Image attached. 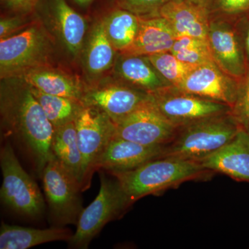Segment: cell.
I'll return each mask as SVG.
<instances>
[{
    "mask_svg": "<svg viewBox=\"0 0 249 249\" xmlns=\"http://www.w3.org/2000/svg\"><path fill=\"white\" fill-rule=\"evenodd\" d=\"M73 235L70 229L64 227L37 229L2 223L0 229V249H27L47 242H69Z\"/></svg>",
    "mask_w": 249,
    "mask_h": 249,
    "instance_id": "cell-22",
    "label": "cell"
},
{
    "mask_svg": "<svg viewBox=\"0 0 249 249\" xmlns=\"http://www.w3.org/2000/svg\"><path fill=\"white\" fill-rule=\"evenodd\" d=\"M115 124L114 137L151 146H165L179 128L160 113L151 98Z\"/></svg>",
    "mask_w": 249,
    "mask_h": 249,
    "instance_id": "cell-10",
    "label": "cell"
},
{
    "mask_svg": "<svg viewBox=\"0 0 249 249\" xmlns=\"http://www.w3.org/2000/svg\"><path fill=\"white\" fill-rule=\"evenodd\" d=\"M198 163L209 171L249 182V134L241 127L231 141Z\"/></svg>",
    "mask_w": 249,
    "mask_h": 249,
    "instance_id": "cell-15",
    "label": "cell"
},
{
    "mask_svg": "<svg viewBox=\"0 0 249 249\" xmlns=\"http://www.w3.org/2000/svg\"><path fill=\"white\" fill-rule=\"evenodd\" d=\"M29 86L54 129L76 121L85 107L81 100L49 94Z\"/></svg>",
    "mask_w": 249,
    "mask_h": 249,
    "instance_id": "cell-25",
    "label": "cell"
},
{
    "mask_svg": "<svg viewBox=\"0 0 249 249\" xmlns=\"http://www.w3.org/2000/svg\"><path fill=\"white\" fill-rule=\"evenodd\" d=\"M240 128L231 112L187 124L165 145L162 157L200 161L231 141Z\"/></svg>",
    "mask_w": 249,
    "mask_h": 249,
    "instance_id": "cell-3",
    "label": "cell"
},
{
    "mask_svg": "<svg viewBox=\"0 0 249 249\" xmlns=\"http://www.w3.org/2000/svg\"><path fill=\"white\" fill-rule=\"evenodd\" d=\"M20 77L42 92L81 101L87 88L80 80L52 65L31 70Z\"/></svg>",
    "mask_w": 249,
    "mask_h": 249,
    "instance_id": "cell-20",
    "label": "cell"
},
{
    "mask_svg": "<svg viewBox=\"0 0 249 249\" xmlns=\"http://www.w3.org/2000/svg\"><path fill=\"white\" fill-rule=\"evenodd\" d=\"M239 86L240 80L224 73L215 63H210L196 67L178 89L232 108Z\"/></svg>",
    "mask_w": 249,
    "mask_h": 249,
    "instance_id": "cell-12",
    "label": "cell"
},
{
    "mask_svg": "<svg viewBox=\"0 0 249 249\" xmlns=\"http://www.w3.org/2000/svg\"><path fill=\"white\" fill-rule=\"evenodd\" d=\"M140 18L116 6L102 18L108 39L116 52L121 53L133 44L138 34Z\"/></svg>",
    "mask_w": 249,
    "mask_h": 249,
    "instance_id": "cell-24",
    "label": "cell"
},
{
    "mask_svg": "<svg viewBox=\"0 0 249 249\" xmlns=\"http://www.w3.org/2000/svg\"><path fill=\"white\" fill-rule=\"evenodd\" d=\"M2 185L1 202L23 217L37 219L45 213L43 196L36 181L22 168L11 142H7L0 151Z\"/></svg>",
    "mask_w": 249,
    "mask_h": 249,
    "instance_id": "cell-5",
    "label": "cell"
},
{
    "mask_svg": "<svg viewBox=\"0 0 249 249\" xmlns=\"http://www.w3.org/2000/svg\"><path fill=\"white\" fill-rule=\"evenodd\" d=\"M47 16L54 35L73 58H77L85 46L87 22L72 9L66 0H49Z\"/></svg>",
    "mask_w": 249,
    "mask_h": 249,
    "instance_id": "cell-14",
    "label": "cell"
},
{
    "mask_svg": "<svg viewBox=\"0 0 249 249\" xmlns=\"http://www.w3.org/2000/svg\"><path fill=\"white\" fill-rule=\"evenodd\" d=\"M159 16L168 21L177 37L190 36L208 40L210 22L207 9L187 0H173L160 8Z\"/></svg>",
    "mask_w": 249,
    "mask_h": 249,
    "instance_id": "cell-17",
    "label": "cell"
},
{
    "mask_svg": "<svg viewBox=\"0 0 249 249\" xmlns=\"http://www.w3.org/2000/svg\"><path fill=\"white\" fill-rule=\"evenodd\" d=\"M217 6L224 14H240L249 10V0H217Z\"/></svg>",
    "mask_w": 249,
    "mask_h": 249,
    "instance_id": "cell-32",
    "label": "cell"
},
{
    "mask_svg": "<svg viewBox=\"0 0 249 249\" xmlns=\"http://www.w3.org/2000/svg\"><path fill=\"white\" fill-rule=\"evenodd\" d=\"M176 38L175 31L164 18L160 16L141 18L133 44L119 53L147 56L170 52Z\"/></svg>",
    "mask_w": 249,
    "mask_h": 249,
    "instance_id": "cell-18",
    "label": "cell"
},
{
    "mask_svg": "<svg viewBox=\"0 0 249 249\" xmlns=\"http://www.w3.org/2000/svg\"><path fill=\"white\" fill-rule=\"evenodd\" d=\"M53 36L42 21H33L16 35L0 40V78L20 77L52 65Z\"/></svg>",
    "mask_w": 249,
    "mask_h": 249,
    "instance_id": "cell-4",
    "label": "cell"
},
{
    "mask_svg": "<svg viewBox=\"0 0 249 249\" xmlns=\"http://www.w3.org/2000/svg\"><path fill=\"white\" fill-rule=\"evenodd\" d=\"M241 80L237 100L231 108V114L240 127L249 134V71Z\"/></svg>",
    "mask_w": 249,
    "mask_h": 249,
    "instance_id": "cell-29",
    "label": "cell"
},
{
    "mask_svg": "<svg viewBox=\"0 0 249 249\" xmlns=\"http://www.w3.org/2000/svg\"><path fill=\"white\" fill-rule=\"evenodd\" d=\"M78 146L81 152L82 191L89 188L95 164L115 136L116 124L99 109L85 106L75 121Z\"/></svg>",
    "mask_w": 249,
    "mask_h": 249,
    "instance_id": "cell-8",
    "label": "cell"
},
{
    "mask_svg": "<svg viewBox=\"0 0 249 249\" xmlns=\"http://www.w3.org/2000/svg\"><path fill=\"white\" fill-rule=\"evenodd\" d=\"M114 69L124 83L147 93L156 92L172 86L145 55L119 53Z\"/></svg>",
    "mask_w": 249,
    "mask_h": 249,
    "instance_id": "cell-19",
    "label": "cell"
},
{
    "mask_svg": "<svg viewBox=\"0 0 249 249\" xmlns=\"http://www.w3.org/2000/svg\"><path fill=\"white\" fill-rule=\"evenodd\" d=\"M209 172L198 162L160 157L135 169L110 173L132 202L149 195L194 179Z\"/></svg>",
    "mask_w": 249,
    "mask_h": 249,
    "instance_id": "cell-2",
    "label": "cell"
},
{
    "mask_svg": "<svg viewBox=\"0 0 249 249\" xmlns=\"http://www.w3.org/2000/svg\"><path fill=\"white\" fill-rule=\"evenodd\" d=\"M246 49H247V52L249 58V29L248 32H247V37H246Z\"/></svg>",
    "mask_w": 249,
    "mask_h": 249,
    "instance_id": "cell-35",
    "label": "cell"
},
{
    "mask_svg": "<svg viewBox=\"0 0 249 249\" xmlns=\"http://www.w3.org/2000/svg\"><path fill=\"white\" fill-rule=\"evenodd\" d=\"M0 114L4 130L24 145L40 176L52 156L54 128L21 77L1 79Z\"/></svg>",
    "mask_w": 249,
    "mask_h": 249,
    "instance_id": "cell-1",
    "label": "cell"
},
{
    "mask_svg": "<svg viewBox=\"0 0 249 249\" xmlns=\"http://www.w3.org/2000/svg\"><path fill=\"white\" fill-rule=\"evenodd\" d=\"M117 52L108 39L102 19L93 26L88 36L83 65L90 80H97L114 67Z\"/></svg>",
    "mask_w": 249,
    "mask_h": 249,
    "instance_id": "cell-21",
    "label": "cell"
},
{
    "mask_svg": "<svg viewBox=\"0 0 249 249\" xmlns=\"http://www.w3.org/2000/svg\"><path fill=\"white\" fill-rule=\"evenodd\" d=\"M208 40L217 66L235 79L243 78L247 73L245 58L230 26L223 22H210Z\"/></svg>",
    "mask_w": 249,
    "mask_h": 249,
    "instance_id": "cell-16",
    "label": "cell"
},
{
    "mask_svg": "<svg viewBox=\"0 0 249 249\" xmlns=\"http://www.w3.org/2000/svg\"><path fill=\"white\" fill-rule=\"evenodd\" d=\"M150 98L160 113L178 127L231 112V107L227 105L186 92L173 86L150 93Z\"/></svg>",
    "mask_w": 249,
    "mask_h": 249,
    "instance_id": "cell-9",
    "label": "cell"
},
{
    "mask_svg": "<svg viewBox=\"0 0 249 249\" xmlns=\"http://www.w3.org/2000/svg\"><path fill=\"white\" fill-rule=\"evenodd\" d=\"M27 16L16 14L14 16L1 17L0 19V40L16 35L29 27L32 22L27 20Z\"/></svg>",
    "mask_w": 249,
    "mask_h": 249,
    "instance_id": "cell-30",
    "label": "cell"
},
{
    "mask_svg": "<svg viewBox=\"0 0 249 249\" xmlns=\"http://www.w3.org/2000/svg\"><path fill=\"white\" fill-rule=\"evenodd\" d=\"M150 98V93L124 83L101 82L87 86L82 101L85 106L99 109L117 124Z\"/></svg>",
    "mask_w": 249,
    "mask_h": 249,
    "instance_id": "cell-11",
    "label": "cell"
},
{
    "mask_svg": "<svg viewBox=\"0 0 249 249\" xmlns=\"http://www.w3.org/2000/svg\"><path fill=\"white\" fill-rule=\"evenodd\" d=\"M164 146L145 145L114 137L95 164V171L107 170L109 173L135 169L147 162L160 158Z\"/></svg>",
    "mask_w": 249,
    "mask_h": 249,
    "instance_id": "cell-13",
    "label": "cell"
},
{
    "mask_svg": "<svg viewBox=\"0 0 249 249\" xmlns=\"http://www.w3.org/2000/svg\"><path fill=\"white\" fill-rule=\"evenodd\" d=\"M1 1L15 14L29 16L36 11L42 0H1Z\"/></svg>",
    "mask_w": 249,
    "mask_h": 249,
    "instance_id": "cell-31",
    "label": "cell"
},
{
    "mask_svg": "<svg viewBox=\"0 0 249 249\" xmlns=\"http://www.w3.org/2000/svg\"><path fill=\"white\" fill-rule=\"evenodd\" d=\"M51 150L64 168L80 183L83 159L78 146L75 121L54 129Z\"/></svg>",
    "mask_w": 249,
    "mask_h": 249,
    "instance_id": "cell-23",
    "label": "cell"
},
{
    "mask_svg": "<svg viewBox=\"0 0 249 249\" xmlns=\"http://www.w3.org/2000/svg\"><path fill=\"white\" fill-rule=\"evenodd\" d=\"M170 52L181 61L196 67L215 63L209 41L196 37H177Z\"/></svg>",
    "mask_w": 249,
    "mask_h": 249,
    "instance_id": "cell-26",
    "label": "cell"
},
{
    "mask_svg": "<svg viewBox=\"0 0 249 249\" xmlns=\"http://www.w3.org/2000/svg\"><path fill=\"white\" fill-rule=\"evenodd\" d=\"M173 0H112L115 6L141 18L158 16L162 6Z\"/></svg>",
    "mask_w": 249,
    "mask_h": 249,
    "instance_id": "cell-28",
    "label": "cell"
},
{
    "mask_svg": "<svg viewBox=\"0 0 249 249\" xmlns=\"http://www.w3.org/2000/svg\"><path fill=\"white\" fill-rule=\"evenodd\" d=\"M157 71L172 86L178 88L196 66L185 63L170 52L146 56Z\"/></svg>",
    "mask_w": 249,
    "mask_h": 249,
    "instance_id": "cell-27",
    "label": "cell"
},
{
    "mask_svg": "<svg viewBox=\"0 0 249 249\" xmlns=\"http://www.w3.org/2000/svg\"><path fill=\"white\" fill-rule=\"evenodd\" d=\"M80 6H87L93 2L94 0H73Z\"/></svg>",
    "mask_w": 249,
    "mask_h": 249,
    "instance_id": "cell-34",
    "label": "cell"
},
{
    "mask_svg": "<svg viewBox=\"0 0 249 249\" xmlns=\"http://www.w3.org/2000/svg\"><path fill=\"white\" fill-rule=\"evenodd\" d=\"M52 220L55 227L76 225L83 211L78 180L52 155L40 175Z\"/></svg>",
    "mask_w": 249,
    "mask_h": 249,
    "instance_id": "cell-7",
    "label": "cell"
},
{
    "mask_svg": "<svg viewBox=\"0 0 249 249\" xmlns=\"http://www.w3.org/2000/svg\"><path fill=\"white\" fill-rule=\"evenodd\" d=\"M101 188L94 199L80 214L76 230L69 247L85 249L108 222L119 217L132 204L118 180L108 178L101 172Z\"/></svg>",
    "mask_w": 249,
    "mask_h": 249,
    "instance_id": "cell-6",
    "label": "cell"
},
{
    "mask_svg": "<svg viewBox=\"0 0 249 249\" xmlns=\"http://www.w3.org/2000/svg\"><path fill=\"white\" fill-rule=\"evenodd\" d=\"M187 1L208 9L211 0H187Z\"/></svg>",
    "mask_w": 249,
    "mask_h": 249,
    "instance_id": "cell-33",
    "label": "cell"
}]
</instances>
